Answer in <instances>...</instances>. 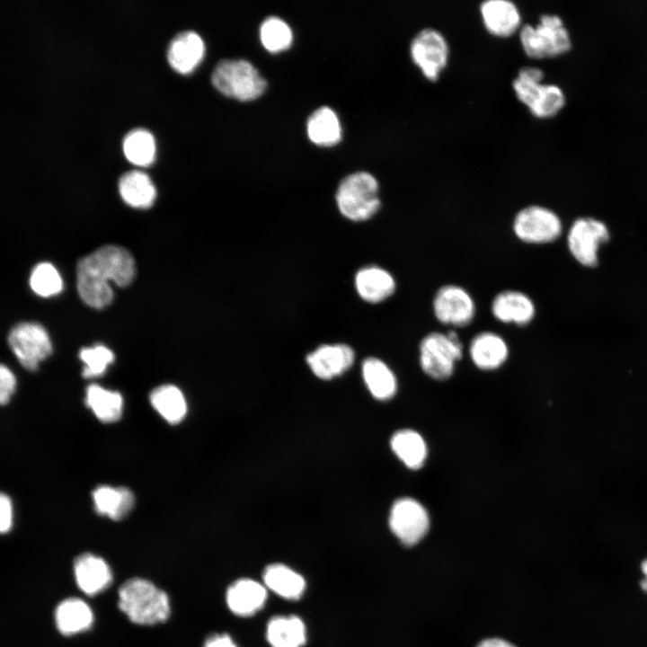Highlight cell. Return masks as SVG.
Segmentation results:
<instances>
[{
    "mask_svg": "<svg viewBox=\"0 0 647 647\" xmlns=\"http://www.w3.org/2000/svg\"><path fill=\"white\" fill-rule=\"evenodd\" d=\"M135 273V261L128 250L117 245L102 246L78 261V294L89 306L102 308L113 299L110 281L119 287H127Z\"/></svg>",
    "mask_w": 647,
    "mask_h": 647,
    "instance_id": "obj_1",
    "label": "cell"
},
{
    "mask_svg": "<svg viewBox=\"0 0 647 647\" xmlns=\"http://www.w3.org/2000/svg\"><path fill=\"white\" fill-rule=\"evenodd\" d=\"M118 606L134 624L153 625L170 616L167 594L151 581L142 578L126 581L119 589Z\"/></svg>",
    "mask_w": 647,
    "mask_h": 647,
    "instance_id": "obj_2",
    "label": "cell"
},
{
    "mask_svg": "<svg viewBox=\"0 0 647 647\" xmlns=\"http://www.w3.org/2000/svg\"><path fill=\"white\" fill-rule=\"evenodd\" d=\"M336 202L341 215L349 220L362 222L370 219L381 207L377 178L365 171L347 175L339 184Z\"/></svg>",
    "mask_w": 647,
    "mask_h": 647,
    "instance_id": "obj_3",
    "label": "cell"
},
{
    "mask_svg": "<svg viewBox=\"0 0 647 647\" xmlns=\"http://www.w3.org/2000/svg\"><path fill=\"white\" fill-rule=\"evenodd\" d=\"M543 78L542 69L523 66L512 81V89L532 115L545 119L553 117L563 107L565 96L558 85L542 83Z\"/></svg>",
    "mask_w": 647,
    "mask_h": 647,
    "instance_id": "obj_4",
    "label": "cell"
},
{
    "mask_svg": "<svg viewBox=\"0 0 647 647\" xmlns=\"http://www.w3.org/2000/svg\"><path fill=\"white\" fill-rule=\"evenodd\" d=\"M211 83L223 95L242 102L260 97L267 86L260 72L244 59L220 60L212 71Z\"/></svg>",
    "mask_w": 647,
    "mask_h": 647,
    "instance_id": "obj_5",
    "label": "cell"
},
{
    "mask_svg": "<svg viewBox=\"0 0 647 647\" xmlns=\"http://www.w3.org/2000/svg\"><path fill=\"white\" fill-rule=\"evenodd\" d=\"M518 37L523 51L532 58L557 56L572 46L569 32L556 14H542L536 25L523 24Z\"/></svg>",
    "mask_w": 647,
    "mask_h": 647,
    "instance_id": "obj_6",
    "label": "cell"
},
{
    "mask_svg": "<svg viewBox=\"0 0 647 647\" xmlns=\"http://www.w3.org/2000/svg\"><path fill=\"white\" fill-rule=\"evenodd\" d=\"M419 361L423 372L435 380H447L462 359L463 345L455 331L447 333L431 332L425 335L419 346Z\"/></svg>",
    "mask_w": 647,
    "mask_h": 647,
    "instance_id": "obj_7",
    "label": "cell"
},
{
    "mask_svg": "<svg viewBox=\"0 0 647 647\" xmlns=\"http://www.w3.org/2000/svg\"><path fill=\"white\" fill-rule=\"evenodd\" d=\"M449 45L444 34L435 28H423L411 40L412 62L430 82H436L449 60Z\"/></svg>",
    "mask_w": 647,
    "mask_h": 647,
    "instance_id": "obj_8",
    "label": "cell"
},
{
    "mask_svg": "<svg viewBox=\"0 0 647 647\" xmlns=\"http://www.w3.org/2000/svg\"><path fill=\"white\" fill-rule=\"evenodd\" d=\"M8 343L19 362L27 370L35 371L40 362L52 352L50 338L37 323H20L9 332Z\"/></svg>",
    "mask_w": 647,
    "mask_h": 647,
    "instance_id": "obj_9",
    "label": "cell"
},
{
    "mask_svg": "<svg viewBox=\"0 0 647 647\" xmlns=\"http://www.w3.org/2000/svg\"><path fill=\"white\" fill-rule=\"evenodd\" d=\"M388 522L393 534L406 546L419 543L430 527L427 510L410 497L400 498L393 503Z\"/></svg>",
    "mask_w": 647,
    "mask_h": 647,
    "instance_id": "obj_10",
    "label": "cell"
},
{
    "mask_svg": "<svg viewBox=\"0 0 647 647\" xmlns=\"http://www.w3.org/2000/svg\"><path fill=\"white\" fill-rule=\"evenodd\" d=\"M515 235L524 243L545 244L555 240L562 232L558 216L547 208L531 205L520 209L512 225Z\"/></svg>",
    "mask_w": 647,
    "mask_h": 647,
    "instance_id": "obj_11",
    "label": "cell"
},
{
    "mask_svg": "<svg viewBox=\"0 0 647 647\" xmlns=\"http://www.w3.org/2000/svg\"><path fill=\"white\" fill-rule=\"evenodd\" d=\"M436 319L445 325L465 327L475 316V303L469 292L463 287L448 284L436 292L432 302Z\"/></svg>",
    "mask_w": 647,
    "mask_h": 647,
    "instance_id": "obj_12",
    "label": "cell"
},
{
    "mask_svg": "<svg viewBox=\"0 0 647 647\" xmlns=\"http://www.w3.org/2000/svg\"><path fill=\"white\" fill-rule=\"evenodd\" d=\"M609 237L607 226L600 221L582 217L572 226L568 235L569 249L582 265L593 267L598 263L599 244Z\"/></svg>",
    "mask_w": 647,
    "mask_h": 647,
    "instance_id": "obj_13",
    "label": "cell"
},
{
    "mask_svg": "<svg viewBox=\"0 0 647 647\" xmlns=\"http://www.w3.org/2000/svg\"><path fill=\"white\" fill-rule=\"evenodd\" d=\"M479 13L487 32L498 38H509L519 31L521 13L510 0H486L480 4Z\"/></svg>",
    "mask_w": 647,
    "mask_h": 647,
    "instance_id": "obj_14",
    "label": "cell"
},
{
    "mask_svg": "<svg viewBox=\"0 0 647 647\" xmlns=\"http://www.w3.org/2000/svg\"><path fill=\"white\" fill-rule=\"evenodd\" d=\"M312 372L321 379H332L347 371L355 360V353L347 344H324L306 356Z\"/></svg>",
    "mask_w": 647,
    "mask_h": 647,
    "instance_id": "obj_15",
    "label": "cell"
},
{
    "mask_svg": "<svg viewBox=\"0 0 647 647\" xmlns=\"http://www.w3.org/2000/svg\"><path fill=\"white\" fill-rule=\"evenodd\" d=\"M492 314L495 319L504 324L526 325L535 316V305L525 293L518 290H503L492 301Z\"/></svg>",
    "mask_w": 647,
    "mask_h": 647,
    "instance_id": "obj_16",
    "label": "cell"
},
{
    "mask_svg": "<svg viewBox=\"0 0 647 647\" xmlns=\"http://www.w3.org/2000/svg\"><path fill=\"white\" fill-rule=\"evenodd\" d=\"M205 45L201 37L193 31L177 33L167 48V60L177 72L188 74L201 61Z\"/></svg>",
    "mask_w": 647,
    "mask_h": 647,
    "instance_id": "obj_17",
    "label": "cell"
},
{
    "mask_svg": "<svg viewBox=\"0 0 647 647\" xmlns=\"http://www.w3.org/2000/svg\"><path fill=\"white\" fill-rule=\"evenodd\" d=\"M359 296L371 304L381 303L389 298L396 290L394 276L377 265H368L359 270L354 279Z\"/></svg>",
    "mask_w": 647,
    "mask_h": 647,
    "instance_id": "obj_18",
    "label": "cell"
},
{
    "mask_svg": "<svg viewBox=\"0 0 647 647\" xmlns=\"http://www.w3.org/2000/svg\"><path fill=\"white\" fill-rule=\"evenodd\" d=\"M74 573L78 588L86 595L94 596L111 584L112 574L101 557L85 553L75 559Z\"/></svg>",
    "mask_w": 647,
    "mask_h": 647,
    "instance_id": "obj_19",
    "label": "cell"
},
{
    "mask_svg": "<svg viewBox=\"0 0 647 647\" xmlns=\"http://www.w3.org/2000/svg\"><path fill=\"white\" fill-rule=\"evenodd\" d=\"M267 599L265 585L252 579H240L226 590L228 608L236 616H250L261 609Z\"/></svg>",
    "mask_w": 647,
    "mask_h": 647,
    "instance_id": "obj_20",
    "label": "cell"
},
{
    "mask_svg": "<svg viewBox=\"0 0 647 647\" xmlns=\"http://www.w3.org/2000/svg\"><path fill=\"white\" fill-rule=\"evenodd\" d=\"M469 355L473 363L482 370H494L507 360L509 347L505 340L493 332L476 334L471 341Z\"/></svg>",
    "mask_w": 647,
    "mask_h": 647,
    "instance_id": "obj_21",
    "label": "cell"
},
{
    "mask_svg": "<svg viewBox=\"0 0 647 647\" xmlns=\"http://www.w3.org/2000/svg\"><path fill=\"white\" fill-rule=\"evenodd\" d=\"M92 496L95 511L113 520L124 518L135 504L134 494L126 487L101 485Z\"/></svg>",
    "mask_w": 647,
    "mask_h": 647,
    "instance_id": "obj_22",
    "label": "cell"
},
{
    "mask_svg": "<svg viewBox=\"0 0 647 647\" xmlns=\"http://www.w3.org/2000/svg\"><path fill=\"white\" fill-rule=\"evenodd\" d=\"M264 585L278 596L297 600L306 590V581L301 574L282 563L268 565L262 574Z\"/></svg>",
    "mask_w": 647,
    "mask_h": 647,
    "instance_id": "obj_23",
    "label": "cell"
},
{
    "mask_svg": "<svg viewBox=\"0 0 647 647\" xmlns=\"http://www.w3.org/2000/svg\"><path fill=\"white\" fill-rule=\"evenodd\" d=\"M55 622L64 635H73L89 629L93 622V614L84 600L69 598L58 604L55 611Z\"/></svg>",
    "mask_w": 647,
    "mask_h": 647,
    "instance_id": "obj_24",
    "label": "cell"
},
{
    "mask_svg": "<svg viewBox=\"0 0 647 647\" xmlns=\"http://www.w3.org/2000/svg\"><path fill=\"white\" fill-rule=\"evenodd\" d=\"M361 370L364 382L373 397L387 401L396 394V377L382 359L375 357L365 359Z\"/></svg>",
    "mask_w": 647,
    "mask_h": 647,
    "instance_id": "obj_25",
    "label": "cell"
},
{
    "mask_svg": "<svg viewBox=\"0 0 647 647\" xmlns=\"http://www.w3.org/2000/svg\"><path fill=\"white\" fill-rule=\"evenodd\" d=\"M266 637L271 647H302L306 642V629L297 616H278L268 622Z\"/></svg>",
    "mask_w": 647,
    "mask_h": 647,
    "instance_id": "obj_26",
    "label": "cell"
},
{
    "mask_svg": "<svg viewBox=\"0 0 647 647\" xmlns=\"http://www.w3.org/2000/svg\"><path fill=\"white\" fill-rule=\"evenodd\" d=\"M118 186L122 199L133 208H147L155 199L156 191L151 179L141 171L125 172Z\"/></svg>",
    "mask_w": 647,
    "mask_h": 647,
    "instance_id": "obj_27",
    "label": "cell"
},
{
    "mask_svg": "<svg viewBox=\"0 0 647 647\" xmlns=\"http://www.w3.org/2000/svg\"><path fill=\"white\" fill-rule=\"evenodd\" d=\"M390 447L398 459L410 469H420L426 461V442L421 434L413 430L403 429L394 432L390 439Z\"/></svg>",
    "mask_w": 647,
    "mask_h": 647,
    "instance_id": "obj_28",
    "label": "cell"
},
{
    "mask_svg": "<svg viewBox=\"0 0 647 647\" xmlns=\"http://www.w3.org/2000/svg\"><path fill=\"white\" fill-rule=\"evenodd\" d=\"M306 131L309 139L321 146H332L341 139V127L336 113L329 107L315 110L308 118Z\"/></svg>",
    "mask_w": 647,
    "mask_h": 647,
    "instance_id": "obj_29",
    "label": "cell"
},
{
    "mask_svg": "<svg viewBox=\"0 0 647 647\" xmlns=\"http://www.w3.org/2000/svg\"><path fill=\"white\" fill-rule=\"evenodd\" d=\"M85 405L102 422L112 423L119 421L122 415L123 399L117 391L91 384L85 391Z\"/></svg>",
    "mask_w": 647,
    "mask_h": 647,
    "instance_id": "obj_30",
    "label": "cell"
},
{
    "mask_svg": "<svg viewBox=\"0 0 647 647\" xmlns=\"http://www.w3.org/2000/svg\"><path fill=\"white\" fill-rule=\"evenodd\" d=\"M154 409L170 424L181 422L187 413L182 392L173 385L155 387L149 395Z\"/></svg>",
    "mask_w": 647,
    "mask_h": 647,
    "instance_id": "obj_31",
    "label": "cell"
},
{
    "mask_svg": "<svg viewBox=\"0 0 647 647\" xmlns=\"http://www.w3.org/2000/svg\"><path fill=\"white\" fill-rule=\"evenodd\" d=\"M123 153L132 164L146 166L155 157V145L153 135L146 129L129 130L123 137Z\"/></svg>",
    "mask_w": 647,
    "mask_h": 647,
    "instance_id": "obj_32",
    "label": "cell"
},
{
    "mask_svg": "<svg viewBox=\"0 0 647 647\" xmlns=\"http://www.w3.org/2000/svg\"><path fill=\"white\" fill-rule=\"evenodd\" d=\"M260 38L268 51L277 53L289 48L292 42V31L282 19L270 16L261 25Z\"/></svg>",
    "mask_w": 647,
    "mask_h": 647,
    "instance_id": "obj_33",
    "label": "cell"
},
{
    "mask_svg": "<svg viewBox=\"0 0 647 647\" xmlns=\"http://www.w3.org/2000/svg\"><path fill=\"white\" fill-rule=\"evenodd\" d=\"M30 286L35 294L49 297L58 295L63 288V281L58 270L49 262L34 267L30 277Z\"/></svg>",
    "mask_w": 647,
    "mask_h": 647,
    "instance_id": "obj_34",
    "label": "cell"
},
{
    "mask_svg": "<svg viewBox=\"0 0 647 647\" xmlns=\"http://www.w3.org/2000/svg\"><path fill=\"white\" fill-rule=\"evenodd\" d=\"M79 357L84 363L82 372L84 378H91L102 375L107 367L114 361L113 352L103 345H95L92 348H83L79 352Z\"/></svg>",
    "mask_w": 647,
    "mask_h": 647,
    "instance_id": "obj_35",
    "label": "cell"
},
{
    "mask_svg": "<svg viewBox=\"0 0 647 647\" xmlns=\"http://www.w3.org/2000/svg\"><path fill=\"white\" fill-rule=\"evenodd\" d=\"M15 386L14 375L8 367L2 365L0 368V403L2 405L8 403Z\"/></svg>",
    "mask_w": 647,
    "mask_h": 647,
    "instance_id": "obj_36",
    "label": "cell"
},
{
    "mask_svg": "<svg viewBox=\"0 0 647 647\" xmlns=\"http://www.w3.org/2000/svg\"><path fill=\"white\" fill-rule=\"evenodd\" d=\"M0 530L7 533L12 527L13 512L12 502L8 495L1 493L0 496Z\"/></svg>",
    "mask_w": 647,
    "mask_h": 647,
    "instance_id": "obj_37",
    "label": "cell"
},
{
    "mask_svg": "<svg viewBox=\"0 0 647 647\" xmlns=\"http://www.w3.org/2000/svg\"><path fill=\"white\" fill-rule=\"evenodd\" d=\"M203 647H237L230 635L226 634H213L209 636Z\"/></svg>",
    "mask_w": 647,
    "mask_h": 647,
    "instance_id": "obj_38",
    "label": "cell"
},
{
    "mask_svg": "<svg viewBox=\"0 0 647 647\" xmlns=\"http://www.w3.org/2000/svg\"><path fill=\"white\" fill-rule=\"evenodd\" d=\"M476 647H516L509 642L499 639L491 638L481 642Z\"/></svg>",
    "mask_w": 647,
    "mask_h": 647,
    "instance_id": "obj_39",
    "label": "cell"
},
{
    "mask_svg": "<svg viewBox=\"0 0 647 647\" xmlns=\"http://www.w3.org/2000/svg\"><path fill=\"white\" fill-rule=\"evenodd\" d=\"M641 571L643 575V578L641 581V588L642 589L647 593V558L644 559L641 564Z\"/></svg>",
    "mask_w": 647,
    "mask_h": 647,
    "instance_id": "obj_40",
    "label": "cell"
}]
</instances>
